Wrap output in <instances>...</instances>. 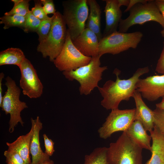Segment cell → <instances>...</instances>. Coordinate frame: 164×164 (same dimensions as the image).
I'll return each instance as SVG.
<instances>
[{"instance_id":"cell-33","label":"cell","mask_w":164,"mask_h":164,"mask_svg":"<svg viewBox=\"0 0 164 164\" xmlns=\"http://www.w3.org/2000/svg\"><path fill=\"white\" fill-rule=\"evenodd\" d=\"M155 2L164 19V0H156ZM161 33L164 37V29L161 31Z\"/></svg>"},{"instance_id":"cell-14","label":"cell","mask_w":164,"mask_h":164,"mask_svg":"<svg viewBox=\"0 0 164 164\" xmlns=\"http://www.w3.org/2000/svg\"><path fill=\"white\" fill-rule=\"evenodd\" d=\"M31 121L33 129L30 145V153L32 157L31 164H40L49 160L50 156L43 152L40 147L39 133L43 128V124L39 116L35 119L31 118Z\"/></svg>"},{"instance_id":"cell-32","label":"cell","mask_w":164,"mask_h":164,"mask_svg":"<svg viewBox=\"0 0 164 164\" xmlns=\"http://www.w3.org/2000/svg\"><path fill=\"white\" fill-rule=\"evenodd\" d=\"M155 70L159 73L164 74V41L163 48L158 60Z\"/></svg>"},{"instance_id":"cell-19","label":"cell","mask_w":164,"mask_h":164,"mask_svg":"<svg viewBox=\"0 0 164 164\" xmlns=\"http://www.w3.org/2000/svg\"><path fill=\"white\" fill-rule=\"evenodd\" d=\"M89 6V14L85 28L94 32L97 35L99 41L103 38L101 32V11L99 4L95 0H87Z\"/></svg>"},{"instance_id":"cell-34","label":"cell","mask_w":164,"mask_h":164,"mask_svg":"<svg viewBox=\"0 0 164 164\" xmlns=\"http://www.w3.org/2000/svg\"><path fill=\"white\" fill-rule=\"evenodd\" d=\"M149 0H130V2L128 5L126 9L125 10L124 12H127L130 10V9L134 5L139 3H145L148 1Z\"/></svg>"},{"instance_id":"cell-17","label":"cell","mask_w":164,"mask_h":164,"mask_svg":"<svg viewBox=\"0 0 164 164\" xmlns=\"http://www.w3.org/2000/svg\"><path fill=\"white\" fill-rule=\"evenodd\" d=\"M149 132L152 140V155L145 164H164V134L155 125Z\"/></svg>"},{"instance_id":"cell-36","label":"cell","mask_w":164,"mask_h":164,"mask_svg":"<svg viewBox=\"0 0 164 164\" xmlns=\"http://www.w3.org/2000/svg\"><path fill=\"white\" fill-rule=\"evenodd\" d=\"M119 5L120 7L122 5L127 7L129 3L130 0H118Z\"/></svg>"},{"instance_id":"cell-39","label":"cell","mask_w":164,"mask_h":164,"mask_svg":"<svg viewBox=\"0 0 164 164\" xmlns=\"http://www.w3.org/2000/svg\"><path fill=\"white\" fill-rule=\"evenodd\" d=\"M14 164L9 163V164Z\"/></svg>"},{"instance_id":"cell-3","label":"cell","mask_w":164,"mask_h":164,"mask_svg":"<svg viewBox=\"0 0 164 164\" xmlns=\"http://www.w3.org/2000/svg\"><path fill=\"white\" fill-rule=\"evenodd\" d=\"M108 149L110 164H142V148L125 132Z\"/></svg>"},{"instance_id":"cell-12","label":"cell","mask_w":164,"mask_h":164,"mask_svg":"<svg viewBox=\"0 0 164 164\" xmlns=\"http://www.w3.org/2000/svg\"><path fill=\"white\" fill-rule=\"evenodd\" d=\"M136 90L142 97L150 101L162 98L164 97V74L140 78L136 84Z\"/></svg>"},{"instance_id":"cell-18","label":"cell","mask_w":164,"mask_h":164,"mask_svg":"<svg viewBox=\"0 0 164 164\" xmlns=\"http://www.w3.org/2000/svg\"><path fill=\"white\" fill-rule=\"evenodd\" d=\"M142 124L139 121L135 120L125 132L142 149L150 151L152 137L147 133Z\"/></svg>"},{"instance_id":"cell-28","label":"cell","mask_w":164,"mask_h":164,"mask_svg":"<svg viewBox=\"0 0 164 164\" xmlns=\"http://www.w3.org/2000/svg\"><path fill=\"white\" fill-rule=\"evenodd\" d=\"M153 111L154 125L164 134V110L156 108Z\"/></svg>"},{"instance_id":"cell-27","label":"cell","mask_w":164,"mask_h":164,"mask_svg":"<svg viewBox=\"0 0 164 164\" xmlns=\"http://www.w3.org/2000/svg\"><path fill=\"white\" fill-rule=\"evenodd\" d=\"M4 155L7 164H26L19 154L14 150L8 149L4 152Z\"/></svg>"},{"instance_id":"cell-24","label":"cell","mask_w":164,"mask_h":164,"mask_svg":"<svg viewBox=\"0 0 164 164\" xmlns=\"http://www.w3.org/2000/svg\"><path fill=\"white\" fill-rule=\"evenodd\" d=\"M29 0H12L14 6L12 9L5 15H17L25 16L30 11L29 9Z\"/></svg>"},{"instance_id":"cell-5","label":"cell","mask_w":164,"mask_h":164,"mask_svg":"<svg viewBox=\"0 0 164 164\" xmlns=\"http://www.w3.org/2000/svg\"><path fill=\"white\" fill-rule=\"evenodd\" d=\"M129 16L122 19L118 27V32L126 33L129 28L135 25H143L149 21L159 24L164 29V19L157 6L155 0L139 3L129 10Z\"/></svg>"},{"instance_id":"cell-16","label":"cell","mask_w":164,"mask_h":164,"mask_svg":"<svg viewBox=\"0 0 164 164\" xmlns=\"http://www.w3.org/2000/svg\"><path fill=\"white\" fill-rule=\"evenodd\" d=\"M132 97L136 106L135 120L139 121L146 131L150 132L153 129L154 126L153 111L146 104L141 94L136 90Z\"/></svg>"},{"instance_id":"cell-9","label":"cell","mask_w":164,"mask_h":164,"mask_svg":"<svg viewBox=\"0 0 164 164\" xmlns=\"http://www.w3.org/2000/svg\"><path fill=\"white\" fill-rule=\"evenodd\" d=\"M92 57L84 56L74 46L67 29L65 42L61 52L53 63L59 70H74L88 64Z\"/></svg>"},{"instance_id":"cell-21","label":"cell","mask_w":164,"mask_h":164,"mask_svg":"<svg viewBox=\"0 0 164 164\" xmlns=\"http://www.w3.org/2000/svg\"><path fill=\"white\" fill-rule=\"evenodd\" d=\"M26 57L19 48H10L0 53V65H14L19 68Z\"/></svg>"},{"instance_id":"cell-11","label":"cell","mask_w":164,"mask_h":164,"mask_svg":"<svg viewBox=\"0 0 164 164\" xmlns=\"http://www.w3.org/2000/svg\"><path fill=\"white\" fill-rule=\"evenodd\" d=\"M19 68L21 73L19 85L23 94L30 98L40 97L43 87L31 62L26 58Z\"/></svg>"},{"instance_id":"cell-1","label":"cell","mask_w":164,"mask_h":164,"mask_svg":"<svg viewBox=\"0 0 164 164\" xmlns=\"http://www.w3.org/2000/svg\"><path fill=\"white\" fill-rule=\"evenodd\" d=\"M149 69L148 66L139 68L132 76L127 79H121L119 77L121 71L116 68L114 71L116 79L115 81L109 80L102 87L98 88L103 97L101 105L107 110L118 108L120 102L123 101H128L132 97L136 90V84L140 77L148 73Z\"/></svg>"},{"instance_id":"cell-31","label":"cell","mask_w":164,"mask_h":164,"mask_svg":"<svg viewBox=\"0 0 164 164\" xmlns=\"http://www.w3.org/2000/svg\"><path fill=\"white\" fill-rule=\"evenodd\" d=\"M43 7L46 13L54 15L56 12L53 0H41Z\"/></svg>"},{"instance_id":"cell-38","label":"cell","mask_w":164,"mask_h":164,"mask_svg":"<svg viewBox=\"0 0 164 164\" xmlns=\"http://www.w3.org/2000/svg\"><path fill=\"white\" fill-rule=\"evenodd\" d=\"M40 164H54L53 161L50 159L45 161Z\"/></svg>"},{"instance_id":"cell-15","label":"cell","mask_w":164,"mask_h":164,"mask_svg":"<svg viewBox=\"0 0 164 164\" xmlns=\"http://www.w3.org/2000/svg\"><path fill=\"white\" fill-rule=\"evenodd\" d=\"M106 3L104 12L105 17V26L103 37L117 31L122 19V13L118 0H103Z\"/></svg>"},{"instance_id":"cell-4","label":"cell","mask_w":164,"mask_h":164,"mask_svg":"<svg viewBox=\"0 0 164 164\" xmlns=\"http://www.w3.org/2000/svg\"><path fill=\"white\" fill-rule=\"evenodd\" d=\"M53 16L52 25L48 36L37 48V51L41 53L43 58L48 57L52 62L62 51L67 32L63 15L57 11Z\"/></svg>"},{"instance_id":"cell-35","label":"cell","mask_w":164,"mask_h":164,"mask_svg":"<svg viewBox=\"0 0 164 164\" xmlns=\"http://www.w3.org/2000/svg\"><path fill=\"white\" fill-rule=\"evenodd\" d=\"M5 76L3 72H1L0 73V106L2 104L3 96L2 95V80Z\"/></svg>"},{"instance_id":"cell-13","label":"cell","mask_w":164,"mask_h":164,"mask_svg":"<svg viewBox=\"0 0 164 164\" xmlns=\"http://www.w3.org/2000/svg\"><path fill=\"white\" fill-rule=\"evenodd\" d=\"M72 41L76 48L84 56L93 57L99 55L98 37L89 29L85 28L79 36Z\"/></svg>"},{"instance_id":"cell-29","label":"cell","mask_w":164,"mask_h":164,"mask_svg":"<svg viewBox=\"0 0 164 164\" xmlns=\"http://www.w3.org/2000/svg\"><path fill=\"white\" fill-rule=\"evenodd\" d=\"M34 1V6L32 8L31 11L33 15L41 21L49 18V17L46 13L42 5L41 1Z\"/></svg>"},{"instance_id":"cell-30","label":"cell","mask_w":164,"mask_h":164,"mask_svg":"<svg viewBox=\"0 0 164 164\" xmlns=\"http://www.w3.org/2000/svg\"><path fill=\"white\" fill-rule=\"evenodd\" d=\"M43 136L45 148V152L50 156H51L55 152L54 148V143L51 139H49L46 134H44Z\"/></svg>"},{"instance_id":"cell-8","label":"cell","mask_w":164,"mask_h":164,"mask_svg":"<svg viewBox=\"0 0 164 164\" xmlns=\"http://www.w3.org/2000/svg\"><path fill=\"white\" fill-rule=\"evenodd\" d=\"M142 33L139 31L122 33L117 31L106 36L99 41V55L109 53L114 55L128 50L135 49L141 40Z\"/></svg>"},{"instance_id":"cell-26","label":"cell","mask_w":164,"mask_h":164,"mask_svg":"<svg viewBox=\"0 0 164 164\" xmlns=\"http://www.w3.org/2000/svg\"><path fill=\"white\" fill-rule=\"evenodd\" d=\"M25 26L24 31L26 32H36L41 21L36 17L30 11L25 16Z\"/></svg>"},{"instance_id":"cell-20","label":"cell","mask_w":164,"mask_h":164,"mask_svg":"<svg viewBox=\"0 0 164 164\" xmlns=\"http://www.w3.org/2000/svg\"><path fill=\"white\" fill-rule=\"evenodd\" d=\"M33 132L32 127L30 131L25 135L19 136L13 142H6L8 149L14 150L20 155L26 164H31L30 157V145Z\"/></svg>"},{"instance_id":"cell-2","label":"cell","mask_w":164,"mask_h":164,"mask_svg":"<svg viewBox=\"0 0 164 164\" xmlns=\"http://www.w3.org/2000/svg\"><path fill=\"white\" fill-rule=\"evenodd\" d=\"M100 57L99 55L92 57L87 64L74 70L63 72L69 80L78 82L80 94H89L95 88L99 87L98 83L102 79L103 73L108 69L106 66H100Z\"/></svg>"},{"instance_id":"cell-7","label":"cell","mask_w":164,"mask_h":164,"mask_svg":"<svg viewBox=\"0 0 164 164\" xmlns=\"http://www.w3.org/2000/svg\"><path fill=\"white\" fill-rule=\"evenodd\" d=\"M5 85L7 91L3 96L2 102L0 106L6 114H9V132L12 133L14 128L20 123L23 126L24 122L21 116V112L25 108H28L26 102L20 100L21 90L14 80L9 76L5 78Z\"/></svg>"},{"instance_id":"cell-37","label":"cell","mask_w":164,"mask_h":164,"mask_svg":"<svg viewBox=\"0 0 164 164\" xmlns=\"http://www.w3.org/2000/svg\"><path fill=\"white\" fill-rule=\"evenodd\" d=\"M162 98L160 102L156 104V108L164 110V97Z\"/></svg>"},{"instance_id":"cell-23","label":"cell","mask_w":164,"mask_h":164,"mask_svg":"<svg viewBox=\"0 0 164 164\" xmlns=\"http://www.w3.org/2000/svg\"><path fill=\"white\" fill-rule=\"evenodd\" d=\"M0 23L4 24L3 29L17 27L24 29L25 26V16L17 15H5L0 18Z\"/></svg>"},{"instance_id":"cell-25","label":"cell","mask_w":164,"mask_h":164,"mask_svg":"<svg viewBox=\"0 0 164 164\" xmlns=\"http://www.w3.org/2000/svg\"><path fill=\"white\" fill-rule=\"evenodd\" d=\"M53 19V16L41 21L39 26L36 32L38 35L39 43L45 40L50 31Z\"/></svg>"},{"instance_id":"cell-6","label":"cell","mask_w":164,"mask_h":164,"mask_svg":"<svg viewBox=\"0 0 164 164\" xmlns=\"http://www.w3.org/2000/svg\"><path fill=\"white\" fill-rule=\"evenodd\" d=\"M63 16L73 40L85 28L89 15L87 0H69L63 2Z\"/></svg>"},{"instance_id":"cell-22","label":"cell","mask_w":164,"mask_h":164,"mask_svg":"<svg viewBox=\"0 0 164 164\" xmlns=\"http://www.w3.org/2000/svg\"><path fill=\"white\" fill-rule=\"evenodd\" d=\"M83 164H110L108 156V147L95 149L89 154L85 156Z\"/></svg>"},{"instance_id":"cell-10","label":"cell","mask_w":164,"mask_h":164,"mask_svg":"<svg viewBox=\"0 0 164 164\" xmlns=\"http://www.w3.org/2000/svg\"><path fill=\"white\" fill-rule=\"evenodd\" d=\"M135 109L112 110L98 130L99 137L106 139L114 132L126 131L135 121Z\"/></svg>"}]
</instances>
